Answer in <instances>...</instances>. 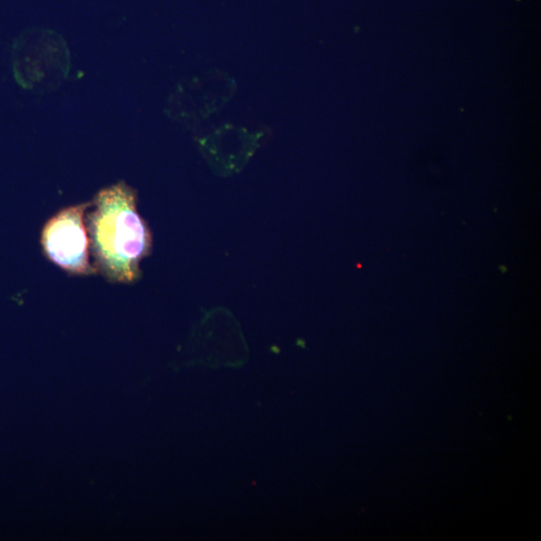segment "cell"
Listing matches in <instances>:
<instances>
[{"mask_svg":"<svg viewBox=\"0 0 541 541\" xmlns=\"http://www.w3.org/2000/svg\"><path fill=\"white\" fill-rule=\"evenodd\" d=\"M88 204L63 209L45 225L41 244L47 258L62 270L79 276L96 274L87 227Z\"/></svg>","mask_w":541,"mask_h":541,"instance_id":"2","label":"cell"},{"mask_svg":"<svg viewBox=\"0 0 541 541\" xmlns=\"http://www.w3.org/2000/svg\"><path fill=\"white\" fill-rule=\"evenodd\" d=\"M87 227L96 272L115 283L139 280L152 234L139 213L136 191L126 183L100 191L89 205Z\"/></svg>","mask_w":541,"mask_h":541,"instance_id":"1","label":"cell"}]
</instances>
